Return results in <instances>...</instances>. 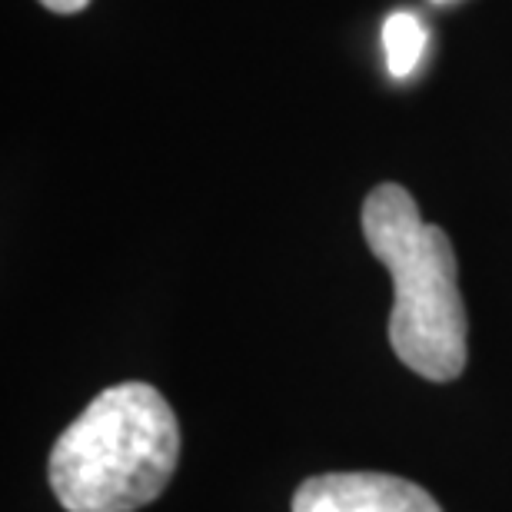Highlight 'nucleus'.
<instances>
[{
    "label": "nucleus",
    "instance_id": "obj_4",
    "mask_svg": "<svg viewBox=\"0 0 512 512\" xmlns=\"http://www.w3.org/2000/svg\"><path fill=\"white\" fill-rule=\"evenodd\" d=\"M383 44H386V67L396 80L409 77L419 67V57L426 50V27L419 24L416 14L396 10L383 24Z\"/></svg>",
    "mask_w": 512,
    "mask_h": 512
},
{
    "label": "nucleus",
    "instance_id": "obj_5",
    "mask_svg": "<svg viewBox=\"0 0 512 512\" xmlns=\"http://www.w3.org/2000/svg\"><path fill=\"white\" fill-rule=\"evenodd\" d=\"M47 10H54V14H80L90 0H40Z\"/></svg>",
    "mask_w": 512,
    "mask_h": 512
},
{
    "label": "nucleus",
    "instance_id": "obj_1",
    "mask_svg": "<svg viewBox=\"0 0 512 512\" xmlns=\"http://www.w3.org/2000/svg\"><path fill=\"white\" fill-rule=\"evenodd\" d=\"M180 423L150 383L107 386L57 436L47 479L67 512H137L177 473Z\"/></svg>",
    "mask_w": 512,
    "mask_h": 512
},
{
    "label": "nucleus",
    "instance_id": "obj_3",
    "mask_svg": "<svg viewBox=\"0 0 512 512\" xmlns=\"http://www.w3.org/2000/svg\"><path fill=\"white\" fill-rule=\"evenodd\" d=\"M293 512H443L423 486L389 473H326L296 486Z\"/></svg>",
    "mask_w": 512,
    "mask_h": 512
},
{
    "label": "nucleus",
    "instance_id": "obj_2",
    "mask_svg": "<svg viewBox=\"0 0 512 512\" xmlns=\"http://www.w3.org/2000/svg\"><path fill=\"white\" fill-rule=\"evenodd\" d=\"M363 237L393 276V353L429 383L456 380L469 360V320L446 230L423 220L406 187L380 183L363 203Z\"/></svg>",
    "mask_w": 512,
    "mask_h": 512
}]
</instances>
